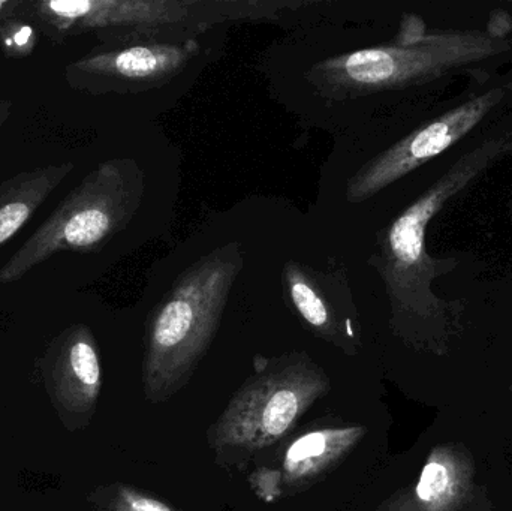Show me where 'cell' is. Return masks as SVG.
<instances>
[{
	"label": "cell",
	"instance_id": "8",
	"mask_svg": "<svg viewBox=\"0 0 512 511\" xmlns=\"http://www.w3.org/2000/svg\"><path fill=\"white\" fill-rule=\"evenodd\" d=\"M45 392L68 431L86 428L98 407L102 365L98 344L86 324H74L54 336L39 360Z\"/></svg>",
	"mask_w": 512,
	"mask_h": 511
},
{
	"label": "cell",
	"instance_id": "3",
	"mask_svg": "<svg viewBox=\"0 0 512 511\" xmlns=\"http://www.w3.org/2000/svg\"><path fill=\"white\" fill-rule=\"evenodd\" d=\"M143 194L144 174L134 159L102 162L69 191L35 233L0 267V284L21 281L53 255L98 251L128 227Z\"/></svg>",
	"mask_w": 512,
	"mask_h": 511
},
{
	"label": "cell",
	"instance_id": "5",
	"mask_svg": "<svg viewBox=\"0 0 512 511\" xmlns=\"http://www.w3.org/2000/svg\"><path fill=\"white\" fill-rule=\"evenodd\" d=\"M330 392V378L304 354L251 378L210 429L219 455H251L282 440L301 416Z\"/></svg>",
	"mask_w": 512,
	"mask_h": 511
},
{
	"label": "cell",
	"instance_id": "17",
	"mask_svg": "<svg viewBox=\"0 0 512 511\" xmlns=\"http://www.w3.org/2000/svg\"><path fill=\"white\" fill-rule=\"evenodd\" d=\"M20 5L21 0H0V26H2L8 18L17 15Z\"/></svg>",
	"mask_w": 512,
	"mask_h": 511
},
{
	"label": "cell",
	"instance_id": "16",
	"mask_svg": "<svg viewBox=\"0 0 512 511\" xmlns=\"http://www.w3.org/2000/svg\"><path fill=\"white\" fill-rule=\"evenodd\" d=\"M486 32L496 39H505L512 32V17L504 9H496L490 17Z\"/></svg>",
	"mask_w": 512,
	"mask_h": 511
},
{
	"label": "cell",
	"instance_id": "4",
	"mask_svg": "<svg viewBox=\"0 0 512 511\" xmlns=\"http://www.w3.org/2000/svg\"><path fill=\"white\" fill-rule=\"evenodd\" d=\"M511 48L507 39L493 38L486 30H439L411 44L394 42L328 57L315 63L307 78L327 98H352L430 83Z\"/></svg>",
	"mask_w": 512,
	"mask_h": 511
},
{
	"label": "cell",
	"instance_id": "11",
	"mask_svg": "<svg viewBox=\"0 0 512 511\" xmlns=\"http://www.w3.org/2000/svg\"><path fill=\"white\" fill-rule=\"evenodd\" d=\"M282 281L286 297L303 323L319 338L352 353L357 336L352 323L354 303L340 276L288 261L282 270Z\"/></svg>",
	"mask_w": 512,
	"mask_h": 511
},
{
	"label": "cell",
	"instance_id": "7",
	"mask_svg": "<svg viewBox=\"0 0 512 511\" xmlns=\"http://www.w3.org/2000/svg\"><path fill=\"white\" fill-rule=\"evenodd\" d=\"M197 39L179 44H101L68 63L63 77L89 95L138 93L168 83L200 54Z\"/></svg>",
	"mask_w": 512,
	"mask_h": 511
},
{
	"label": "cell",
	"instance_id": "2",
	"mask_svg": "<svg viewBox=\"0 0 512 511\" xmlns=\"http://www.w3.org/2000/svg\"><path fill=\"white\" fill-rule=\"evenodd\" d=\"M245 266L239 243H228L189 267L147 324L143 387L162 404L194 375L218 332L237 276Z\"/></svg>",
	"mask_w": 512,
	"mask_h": 511
},
{
	"label": "cell",
	"instance_id": "14",
	"mask_svg": "<svg viewBox=\"0 0 512 511\" xmlns=\"http://www.w3.org/2000/svg\"><path fill=\"white\" fill-rule=\"evenodd\" d=\"M39 30L21 15L8 18L0 26V51L6 59H26L38 45Z\"/></svg>",
	"mask_w": 512,
	"mask_h": 511
},
{
	"label": "cell",
	"instance_id": "18",
	"mask_svg": "<svg viewBox=\"0 0 512 511\" xmlns=\"http://www.w3.org/2000/svg\"><path fill=\"white\" fill-rule=\"evenodd\" d=\"M12 107H14V104L9 99H0V128L5 125L6 120L11 116Z\"/></svg>",
	"mask_w": 512,
	"mask_h": 511
},
{
	"label": "cell",
	"instance_id": "12",
	"mask_svg": "<svg viewBox=\"0 0 512 511\" xmlns=\"http://www.w3.org/2000/svg\"><path fill=\"white\" fill-rule=\"evenodd\" d=\"M74 170V162H60L20 171L0 183V246L26 225Z\"/></svg>",
	"mask_w": 512,
	"mask_h": 511
},
{
	"label": "cell",
	"instance_id": "10",
	"mask_svg": "<svg viewBox=\"0 0 512 511\" xmlns=\"http://www.w3.org/2000/svg\"><path fill=\"white\" fill-rule=\"evenodd\" d=\"M360 425L313 429L292 441L279 470L261 468L251 479L256 494L265 501L280 497L282 491L303 489L333 470L363 440Z\"/></svg>",
	"mask_w": 512,
	"mask_h": 511
},
{
	"label": "cell",
	"instance_id": "1",
	"mask_svg": "<svg viewBox=\"0 0 512 511\" xmlns=\"http://www.w3.org/2000/svg\"><path fill=\"white\" fill-rule=\"evenodd\" d=\"M510 153L512 126L460 156L379 236L378 251L370 263L384 282L394 335L414 350L445 356L462 330L465 312L462 302L442 299L433 290L438 279L454 272L457 260L433 258L427 252L430 222L450 200Z\"/></svg>",
	"mask_w": 512,
	"mask_h": 511
},
{
	"label": "cell",
	"instance_id": "6",
	"mask_svg": "<svg viewBox=\"0 0 512 511\" xmlns=\"http://www.w3.org/2000/svg\"><path fill=\"white\" fill-rule=\"evenodd\" d=\"M508 87H495L415 129L396 144L364 164L346 186L349 203L357 204L379 194L406 174L447 152L477 128L505 98Z\"/></svg>",
	"mask_w": 512,
	"mask_h": 511
},
{
	"label": "cell",
	"instance_id": "15",
	"mask_svg": "<svg viewBox=\"0 0 512 511\" xmlns=\"http://www.w3.org/2000/svg\"><path fill=\"white\" fill-rule=\"evenodd\" d=\"M427 35L426 24L417 15H405L400 27L399 38L396 42L400 44H411V42L420 41Z\"/></svg>",
	"mask_w": 512,
	"mask_h": 511
},
{
	"label": "cell",
	"instance_id": "9",
	"mask_svg": "<svg viewBox=\"0 0 512 511\" xmlns=\"http://www.w3.org/2000/svg\"><path fill=\"white\" fill-rule=\"evenodd\" d=\"M376 511H495V506L471 450L444 443L433 447L417 482Z\"/></svg>",
	"mask_w": 512,
	"mask_h": 511
},
{
	"label": "cell",
	"instance_id": "13",
	"mask_svg": "<svg viewBox=\"0 0 512 511\" xmlns=\"http://www.w3.org/2000/svg\"><path fill=\"white\" fill-rule=\"evenodd\" d=\"M99 511H180L123 483L101 486L87 497Z\"/></svg>",
	"mask_w": 512,
	"mask_h": 511
}]
</instances>
